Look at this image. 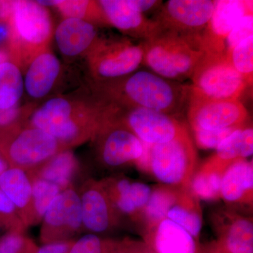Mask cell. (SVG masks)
Here are the masks:
<instances>
[{
	"label": "cell",
	"mask_w": 253,
	"mask_h": 253,
	"mask_svg": "<svg viewBox=\"0 0 253 253\" xmlns=\"http://www.w3.org/2000/svg\"><path fill=\"white\" fill-rule=\"evenodd\" d=\"M124 246L126 253H156L147 244L141 242L131 241Z\"/></svg>",
	"instance_id": "41"
},
{
	"label": "cell",
	"mask_w": 253,
	"mask_h": 253,
	"mask_svg": "<svg viewBox=\"0 0 253 253\" xmlns=\"http://www.w3.org/2000/svg\"><path fill=\"white\" fill-rule=\"evenodd\" d=\"M238 127L225 128L216 130L194 129L195 141L201 149H216L219 144Z\"/></svg>",
	"instance_id": "34"
},
{
	"label": "cell",
	"mask_w": 253,
	"mask_h": 253,
	"mask_svg": "<svg viewBox=\"0 0 253 253\" xmlns=\"http://www.w3.org/2000/svg\"><path fill=\"white\" fill-rule=\"evenodd\" d=\"M0 226H5L9 231L23 230L24 224L18 216L14 204L0 190Z\"/></svg>",
	"instance_id": "35"
},
{
	"label": "cell",
	"mask_w": 253,
	"mask_h": 253,
	"mask_svg": "<svg viewBox=\"0 0 253 253\" xmlns=\"http://www.w3.org/2000/svg\"><path fill=\"white\" fill-rule=\"evenodd\" d=\"M100 100L118 109L144 108L172 116L187 107L189 86L151 71H139L126 77L99 82Z\"/></svg>",
	"instance_id": "1"
},
{
	"label": "cell",
	"mask_w": 253,
	"mask_h": 253,
	"mask_svg": "<svg viewBox=\"0 0 253 253\" xmlns=\"http://www.w3.org/2000/svg\"><path fill=\"white\" fill-rule=\"evenodd\" d=\"M123 249L121 250V251H118V252H113L112 253H126L125 246H123Z\"/></svg>",
	"instance_id": "47"
},
{
	"label": "cell",
	"mask_w": 253,
	"mask_h": 253,
	"mask_svg": "<svg viewBox=\"0 0 253 253\" xmlns=\"http://www.w3.org/2000/svg\"><path fill=\"white\" fill-rule=\"evenodd\" d=\"M22 111L18 105L8 109H0V128L5 129L8 128L9 130L16 128V123L22 115Z\"/></svg>",
	"instance_id": "38"
},
{
	"label": "cell",
	"mask_w": 253,
	"mask_h": 253,
	"mask_svg": "<svg viewBox=\"0 0 253 253\" xmlns=\"http://www.w3.org/2000/svg\"><path fill=\"white\" fill-rule=\"evenodd\" d=\"M64 149L52 136L30 126L11 129L0 139V151L9 167L28 172L35 170Z\"/></svg>",
	"instance_id": "7"
},
{
	"label": "cell",
	"mask_w": 253,
	"mask_h": 253,
	"mask_svg": "<svg viewBox=\"0 0 253 253\" xmlns=\"http://www.w3.org/2000/svg\"><path fill=\"white\" fill-rule=\"evenodd\" d=\"M27 244V239L21 230H11L0 240V253H21Z\"/></svg>",
	"instance_id": "37"
},
{
	"label": "cell",
	"mask_w": 253,
	"mask_h": 253,
	"mask_svg": "<svg viewBox=\"0 0 253 253\" xmlns=\"http://www.w3.org/2000/svg\"><path fill=\"white\" fill-rule=\"evenodd\" d=\"M24 89L33 99L49 94L59 78L61 63L55 54L46 49L37 55L27 65Z\"/></svg>",
	"instance_id": "20"
},
{
	"label": "cell",
	"mask_w": 253,
	"mask_h": 253,
	"mask_svg": "<svg viewBox=\"0 0 253 253\" xmlns=\"http://www.w3.org/2000/svg\"><path fill=\"white\" fill-rule=\"evenodd\" d=\"M111 115L109 105L100 99L88 102L56 96L35 111L29 126L48 133L68 149L97 135Z\"/></svg>",
	"instance_id": "2"
},
{
	"label": "cell",
	"mask_w": 253,
	"mask_h": 253,
	"mask_svg": "<svg viewBox=\"0 0 253 253\" xmlns=\"http://www.w3.org/2000/svg\"><path fill=\"white\" fill-rule=\"evenodd\" d=\"M211 253H224V252H222V251H221L220 250L218 249L217 246H214V249H212L211 250Z\"/></svg>",
	"instance_id": "46"
},
{
	"label": "cell",
	"mask_w": 253,
	"mask_h": 253,
	"mask_svg": "<svg viewBox=\"0 0 253 253\" xmlns=\"http://www.w3.org/2000/svg\"><path fill=\"white\" fill-rule=\"evenodd\" d=\"M199 200L188 188H175L166 219L185 229L198 239L202 229L203 217Z\"/></svg>",
	"instance_id": "24"
},
{
	"label": "cell",
	"mask_w": 253,
	"mask_h": 253,
	"mask_svg": "<svg viewBox=\"0 0 253 253\" xmlns=\"http://www.w3.org/2000/svg\"><path fill=\"white\" fill-rule=\"evenodd\" d=\"M253 36V12L245 15L238 21L226 38L225 54L230 52L241 41Z\"/></svg>",
	"instance_id": "33"
},
{
	"label": "cell",
	"mask_w": 253,
	"mask_h": 253,
	"mask_svg": "<svg viewBox=\"0 0 253 253\" xmlns=\"http://www.w3.org/2000/svg\"><path fill=\"white\" fill-rule=\"evenodd\" d=\"M211 0H169L162 4L154 19L162 32L175 35L200 49L201 36L214 11Z\"/></svg>",
	"instance_id": "9"
},
{
	"label": "cell",
	"mask_w": 253,
	"mask_h": 253,
	"mask_svg": "<svg viewBox=\"0 0 253 253\" xmlns=\"http://www.w3.org/2000/svg\"><path fill=\"white\" fill-rule=\"evenodd\" d=\"M141 43L143 64L155 74L175 82L191 78L205 53L190 42L165 32Z\"/></svg>",
	"instance_id": "4"
},
{
	"label": "cell",
	"mask_w": 253,
	"mask_h": 253,
	"mask_svg": "<svg viewBox=\"0 0 253 253\" xmlns=\"http://www.w3.org/2000/svg\"><path fill=\"white\" fill-rule=\"evenodd\" d=\"M82 220L83 227L93 234H101L112 229L119 215L101 182L89 181L82 189Z\"/></svg>",
	"instance_id": "15"
},
{
	"label": "cell",
	"mask_w": 253,
	"mask_h": 253,
	"mask_svg": "<svg viewBox=\"0 0 253 253\" xmlns=\"http://www.w3.org/2000/svg\"><path fill=\"white\" fill-rule=\"evenodd\" d=\"M41 239L46 244L66 241L83 228L80 195L72 186L55 198L42 219Z\"/></svg>",
	"instance_id": "11"
},
{
	"label": "cell",
	"mask_w": 253,
	"mask_h": 253,
	"mask_svg": "<svg viewBox=\"0 0 253 253\" xmlns=\"http://www.w3.org/2000/svg\"><path fill=\"white\" fill-rule=\"evenodd\" d=\"M30 176L32 181L33 224H36L42 220L50 205L60 194L61 189L49 181L36 176Z\"/></svg>",
	"instance_id": "31"
},
{
	"label": "cell",
	"mask_w": 253,
	"mask_h": 253,
	"mask_svg": "<svg viewBox=\"0 0 253 253\" xmlns=\"http://www.w3.org/2000/svg\"><path fill=\"white\" fill-rule=\"evenodd\" d=\"M24 89V81L18 66L10 61L0 65V109L18 105Z\"/></svg>",
	"instance_id": "28"
},
{
	"label": "cell",
	"mask_w": 253,
	"mask_h": 253,
	"mask_svg": "<svg viewBox=\"0 0 253 253\" xmlns=\"http://www.w3.org/2000/svg\"><path fill=\"white\" fill-rule=\"evenodd\" d=\"M99 154L109 168H120L135 163L144 156L146 145L126 126L113 116L100 129Z\"/></svg>",
	"instance_id": "12"
},
{
	"label": "cell",
	"mask_w": 253,
	"mask_h": 253,
	"mask_svg": "<svg viewBox=\"0 0 253 253\" xmlns=\"http://www.w3.org/2000/svg\"><path fill=\"white\" fill-rule=\"evenodd\" d=\"M54 38L60 52L71 57L89 52L99 39L94 24L77 18H64Z\"/></svg>",
	"instance_id": "18"
},
{
	"label": "cell",
	"mask_w": 253,
	"mask_h": 253,
	"mask_svg": "<svg viewBox=\"0 0 253 253\" xmlns=\"http://www.w3.org/2000/svg\"><path fill=\"white\" fill-rule=\"evenodd\" d=\"M230 163L221 162L214 156L210 158L193 174L189 188L191 192L203 201H214L221 199V179Z\"/></svg>",
	"instance_id": "25"
},
{
	"label": "cell",
	"mask_w": 253,
	"mask_h": 253,
	"mask_svg": "<svg viewBox=\"0 0 253 253\" xmlns=\"http://www.w3.org/2000/svg\"><path fill=\"white\" fill-rule=\"evenodd\" d=\"M0 190L14 204L23 224H33L32 181L28 172L9 167L0 176Z\"/></svg>",
	"instance_id": "23"
},
{
	"label": "cell",
	"mask_w": 253,
	"mask_h": 253,
	"mask_svg": "<svg viewBox=\"0 0 253 253\" xmlns=\"http://www.w3.org/2000/svg\"><path fill=\"white\" fill-rule=\"evenodd\" d=\"M220 195L221 199L231 205L252 204V161L236 160L227 166L221 179Z\"/></svg>",
	"instance_id": "21"
},
{
	"label": "cell",
	"mask_w": 253,
	"mask_h": 253,
	"mask_svg": "<svg viewBox=\"0 0 253 253\" xmlns=\"http://www.w3.org/2000/svg\"><path fill=\"white\" fill-rule=\"evenodd\" d=\"M253 1L217 0L214 1L212 17L200 41V47L205 53L224 54L229 33L245 15L253 12Z\"/></svg>",
	"instance_id": "14"
},
{
	"label": "cell",
	"mask_w": 253,
	"mask_h": 253,
	"mask_svg": "<svg viewBox=\"0 0 253 253\" xmlns=\"http://www.w3.org/2000/svg\"><path fill=\"white\" fill-rule=\"evenodd\" d=\"M196 164L197 153L188 131L150 148L148 170L163 185L189 189Z\"/></svg>",
	"instance_id": "6"
},
{
	"label": "cell",
	"mask_w": 253,
	"mask_h": 253,
	"mask_svg": "<svg viewBox=\"0 0 253 253\" xmlns=\"http://www.w3.org/2000/svg\"><path fill=\"white\" fill-rule=\"evenodd\" d=\"M234 68L242 76L247 85L253 84V36L244 40L225 54Z\"/></svg>",
	"instance_id": "32"
},
{
	"label": "cell",
	"mask_w": 253,
	"mask_h": 253,
	"mask_svg": "<svg viewBox=\"0 0 253 253\" xmlns=\"http://www.w3.org/2000/svg\"><path fill=\"white\" fill-rule=\"evenodd\" d=\"M175 188L162 184L152 190L149 202L137 219L145 231L166 219V213L174 196Z\"/></svg>",
	"instance_id": "29"
},
{
	"label": "cell",
	"mask_w": 253,
	"mask_h": 253,
	"mask_svg": "<svg viewBox=\"0 0 253 253\" xmlns=\"http://www.w3.org/2000/svg\"><path fill=\"white\" fill-rule=\"evenodd\" d=\"M190 79L189 95L214 101L239 100L247 86L225 53H204Z\"/></svg>",
	"instance_id": "5"
},
{
	"label": "cell",
	"mask_w": 253,
	"mask_h": 253,
	"mask_svg": "<svg viewBox=\"0 0 253 253\" xmlns=\"http://www.w3.org/2000/svg\"><path fill=\"white\" fill-rule=\"evenodd\" d=\"M10 36L9 26L6 23L0 21V43L7 40Z\"/></svg>",
	"instance_id": "43"
},
{
	"label": "cell",
	"mask_w": 253,
	"mask_h": 253,
	"mask_svg": "<svg viewBox=\"0 0 253 253\" xmlns=\"http://www.w3.org/2000/svg\"><path fill=\"white\" fill-rule=\"evenodd\" d=\"M79 168V163L71 149L59 151L30 175L41 178L59 186L61 191L71 187L73 178Z\"/></svg>",
	"instance_id": "26"
},
{
	"label": "cell",
	"mask_w": 253,
	"mask_h": 253,
	"mask_svg": "<svg viewBox=\"0 0 253 253\" xmlns=\"http://www.w3.org/2000/svg\"><path fill=\"white\" fill-rule=\"evenodd\" d=\"M87 59L96 81H113L136 72L143 64L144 50L141 43L128 39H99L87 53Z\"/></svg>",
	"instance_id": "8"
},
{
	"label": "cell",
	"mask_w": 253,
	"mask_h": 253,
	"mask_svg": "<svg viewBox=\"0 0 253 253\" xmlns=\"http://www.w3.org/2000/svg\"><path fill=\"white\" fill-rule=\"evenodd\" d=\"M54 7L64 18H77L94 25H109L98 1L58 0Z\"/></svg>",
	"instance_id": "30"
},
{
	"label": "cell",
	"mask_w": 253,
	"mask_h": 253,
	"mask_svg": "<svg viewBox=\"0 0 253 253\" xmlns=\"http://www.w3.org/2000/svg\"><path fill=\"white\" fill-rule=\"evenodd\" d=\"M9 168V163L0 151V176Z\"/></svg>",
	"instance_id": "44"
},
{
	"label": "cell",
	"mask_w": 253,
	"mask_h": 253,
	"mask_svg": "<svg viewBox=\"0 0 253 253\" xmlns=\"http://www.w3.org/2000/svg\"><path fill=\"white\" fill-rule=\"evenodd\" d=\"M14 1H0V21L9 23L13 13Z\"/></svg>",
	"instance_id": "42"
},
{
	"label": "cell",
	"mask_w": 253,
	"mask_h": 253,
	"mask_svg": "<svg viewBox=\"0 0 253 253\" xmlns=\"http://www.w3.org/2000/svg\"><path fill=\"white\" fill-rule=\"evenodd\" d=\"M114 117L144 144L151 146L169 142L187 131L175 118L144 108L116 107Z\"/></svg>",
	"instance_id": "10"
},
{
	"label": "cell",
	"mask_w": 253,
	"mask_h": 253,
	"mask_svg": "<svg viewBox=\"0 0 253 253\" xmlns=\"http://www.w3.org/2000/svg\"><path fill=\"white\" fill-rule=\"evenodd\" d=\"M107 246L96 234L82 236L73 244L68 253H108Z\"/></svg>",
	"instance_id": "36"
},
{
	"label": "cell",
	"mask_w": 253,
	"mask_h": 253,
	"mask_svg": "<svg viewBox=\"0 0 253 253\" xmlns=\"http://www.w3.org/2000/svg\"><path fill=\"white\" fill-rule=\"evenodd\" d=\"M253 154V126L244 125L236 128L221 141L213 156L221 162L230 163L236 160L246 159Z\"/></svg>",
	"instance_id": "27"
},
{
	"label": "cell",
	"mask_w": 253,
	"mask_h": 253,
	"mask_svg": "<svg viewBox=\"0 0 253 253\" xmlns=\"http://www.w3.org/2000/svg\"><path fill=\"white\" fill-rule=\"evenodd\" d=\"M126 2L133 9L144 14L147 11L158 8L162 1L156 0H126Z\"/></svg>",
	"instance_id": "39"
},
{
	"label": "cell",
	"mask_w": 253,
	"mask_h": 253,
	"mask_svg": "<svg viewBox=\"0 0 253 253\" xmlns=\"http://www.w3.org/2000/svg\"><path fill=\"white\" fill-rule=\"evenodd\" d=\"M9 60V55L2 50H0V65L5 62H7Z\"/></svg>",
	"instance_id": "45"
},
{
	"label": "cell",
	"mask_w": 253,
	"mask_h": 253,
	"mask_svg": "<svg viewBox=\"0 0 253 253\" xmlns=\"http://www.w3.org/2000/svg\"><path fill=\"white\" fill-rule=\"evenodd\" d=\"M101 184L119 217L126 216L134 221L149 202L153 190L148 184L124 177L111 178Z\"/></svg>",
	"instance_id": "17"
},
{
	"label": "cell",
	"mask_w": 253,
	"mask_h": 253,
	"mask_svg": "<svg viewBox=\"0 0 253 253\" xmlns=\"http://www.w3.org/2000/svg\"><path fill=\"white\" fill-rule=\"evenodd\" d=\"M146 244L156 253H198L196 239L180 226L164 219L145 231Z\"/></svg>",
	"instance_id": "19"
},
{
	"label": "cell",
	"mask_w": 253,
	"mask_h": 253,
	"mask_svg": "<svg viewBox=\"0 0 253 253\" xmlns=\"http://www.w3.org/2000/svg\"><path fill=\"white\" fill-rule=\"evenodd\" d=\"M73 244L71 241L49 243L41 248L36 253H68Z\"/></svg>",
	"instance_id": "40"
},
{
	"label": "cell",
	"mask_w": 253,
	"mask_h": 253,
	"mask_svg": "<svg viewBox=\"0 0 253 253\" xmlns=\"http://www.w3.org/2000/svg\"><path fill=\"white\" fill-rule=\"evenodd\" d=\"M218 226L219 241L216 246L224 253H253L252 218L228 212Z\"/></svg>",
	"instance_id": "22"
},
{
	"label": "cell",
	"mask_w": 253,
	"mask_h": 253,
	"mask_svg": "<svg viewBox=\"0 0 253 253\" xmlns=\"http://www.w3.org/2000/svg\"><path fill=\"white\" fill-rule=\"evenodd\" d=\"M188 120L193 130H216L245 125L248 112L239 101H214L189 94Z\"/></svg>",
	"instance_id": "13"
},
{
	"label": "cell",
	"mask_w": 253,
	"mask_h": 253,
	"mask_svg": "<svg viewBox=\"0 0 253 253\" xmlns=\"http://www.w3.org/2000/svg\"><path fill=\"white\" fill-rule=\"evenodd\" d=\"M98 3L109 26H113L126 36L145 42L162 33L154 19H149L133 9L126 0H100Z\"/></svg>",
	"instance_id": "16"
},
{
	"label": "cell",
	"mask_w": 253,
	"mask_h": 253,
	"mask_svg": "<svg viewBox=\"0 0 253 253\" xmlns=\"http://www.w3.org/2000/svg\"><path fill=\"white\" fill-rule=\"evenodd\" d=\"M15 56L27 66L37 55L47 49L53 35L51 15L37 1H14L9 21Z\"/></svg>",
	"instance_id": "3"
}]
</instances>
